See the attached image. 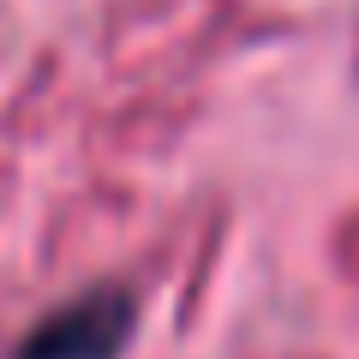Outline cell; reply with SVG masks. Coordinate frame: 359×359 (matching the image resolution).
I'll use <instances>...</instances> for the list:
<instances>
[{
    "mask_svg": "<svg viewBox=\"0 0 359 359\" xmlns=\"http://www.w3.org/2000/svg\"><path fill=\"white\" fill-rule=\"evenodd\" d=\"M126 335H132V299L120 287H102V294H84L54 318H42L25 335L18 359H120Z\"/></svg>",
    "mask_w": 359,
    "mask_h": 359,
    "instance_id": "1",
    "label": "cell"
}]
</instances>
